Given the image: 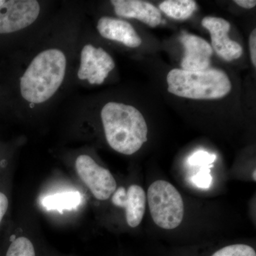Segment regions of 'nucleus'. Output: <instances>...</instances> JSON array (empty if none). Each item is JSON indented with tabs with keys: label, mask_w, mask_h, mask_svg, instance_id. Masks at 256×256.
Segmentation results:
<instances>
[{
	"label": "nucleus",
	"mask_w": 256,
	"mask_h": 256,
	"mask_svg": "<svg viewBox=\"0 0 256 256\" xmlns=\"http://www.w3.org/2000/svg\"><path fill=\"white\" fill-rule=\"evenodd\" d=\"M101 119L107 142L118 152L131 156L148 140L146 120L132 106L108 102L102 108Z\"/></svg>",
	"instance_id": "nucleus-1"
},
{
	"label": "nucleus",
	"mask_w": 256,
	"mask_h": 256,
	"mask_svg": "<svg viewBox=\"0 0 256 256\" xmlns=\"http://www.w3.org/2000/svg\"><path fill=\"white\" fill-rule=\"evenodd\" d=\"M66 58L62 50H44L32 60L20 80L23 98L40 104L50 100L64 79Z\"/></svg>",
	"instance_id": "nucleus-2"
},
{
	"label": "nucleus",
	"mask_w": 256,
	"mask_h": 256,
	"mask_svg": "<svg viewBox=\"0 0 256 256\" xmlns=\"http://www.w3.org/2000/svg\"><path fill=\"white\" fill-rule=\"evenodd\" d=\"M168 92L178 97L195 100L222 98L232 90L228 76L218 69L203 72L170 70L166 77Z\"/></svg>",
	"instance_id": "nucleus-3"
},
{
	"label": "nucleus",
	"mask_w": 256,
	"mask_h": 256,
	"mask_svg": "<svg viewBox=\"0 0 256 256\" xmlns=\"http://www.w3.org/2000/svg\"><path fill=\"white\" fill-rule=\"evenodd\" d=\"M148 201L152 218L160 228L172 230L182 222V197L172 184L164 180L152 184L148 188Z\"/></svg>",
	"instance_id": "nucleus-4"
},
{
	"label": "nucleus",
	"mask_w": 256,
	"mask_h": 256,
	"mask_svg": "<svg viewBox=\"0 0 256 256\" xmlns=\"http://www.w3.org/2000/svg\"><path fill=\"white\" fill-rule=\"evenodd\" d=\"M76 169L97 200H108L116 192L117 184L110 172L98 164L90 156H79L76 161Z\"/></svg>",
	"instance_id": "nucleus-5"
},
{
	"label": "nucleus",
	"mask_w": 256,
	"mask_h": 256,
	"mask_svg": "<svg viewBox=\"0 0 256 256\" xmlns=\"http://www.w3.org/2000/svg\"><path fill=\"white\" fill-rule=\"evenodd\" d=\"M40 5L35 0H10L0 6V34H10L28 28L36 21Z\"/></svg>",
	"instance_id": "nucleus-6"
},
{
	"label": "nucleus",
	"mask_w": 256,
	"mask_h": 256,
	"mask_svg": "<svg viewBox=\"0 0 256 256\" xmlns=\"http://www.w3.org/2000/svg\"><path fill=\"white\" fill-rule=\"evenodd\" d=\"M116 66L112 57L102 48L87 44L82 48L78 76L90 84L100 85Z\"/></svg>",
	"instance_id": "nucleus-7"
},
{
	"label": "nucleus",
	"mask_w": 256,
	"mask_h": 256,
	"mask_svg": "<svg viewBox=\"0 0 256 256\" xmlns=\"http://www.w3.org/2000/svg\"><path fill=\"white\" fill-rule=\"evenodd\" d=\"M202 24L210 32L212 48L223 60L230 62L242 56V46L228 37L230 24L228 21L222 18L206 16L202 20Z\"/></svg>",
	"instance_id": "nucleus-8"
},
{
	"label": "nucleus",
	"mask_w": 256,
	"mask_h": 256,
	"mask_svg": "<svg viewBox=\"0 0 256 256\" xmlns=\"http://www.w3.org/2000/svg\"><path fill=\"white\" fill-rule=\"evenodd\" d=\"M114 206L126 210V220L130 226L136 228L142 222L146 212V192L140 186L131 185L128 190L120 186L112 196Z\"/></svg>",
	"instance_id": "nucleus-9"
},
{
	"label": "nucleus",
	"mask_w": 256,
	"mask_h": 256,
	"mask_svg": "<svg viewBox=\"0 0 256 256\" xmlns=\"http://www.w3.org/2000/svg\"><path fill=\"white\" fill-rule=\"evenodd\" d=\"M180 41L184 48L182 68L186 72H203L210 67L213 54L212 46L201 37L184 34Z\"/></svg>",
	"instance_id": "nucleus-10"
},
{
	"label": "nucleus",
	"mask_w": 256,
	"mask_h": 256,
	"mask_svg": "<svg viewBox=\"0 0 256 256\" xmlns=\"http://www.w3.org/2000/svg\"><path fill=\"white\" fill-rule=\"evenodd\" d=\"M114 12L119 16L134 18L151 28L162 23L160 10L148 2L140 0H112Z\"/></svg>",
	"instance_id": "nucleus-11"
},
{
	"label": "nucleus",
	"mask_w": 256,
	"mask_h": 256,
	"mask_svg": "<svg viewBox=\"0 0 256 256\" xmlns=\"http://www.w3.org/2000/svg\"><path fill=\"white\" fill-rule=\"evenodd\" d=\"M97 28L104 38L120 42L126 46L136 48L142 44L132 25L124 20L104 16L98 20Z\"/></svg>",
	"instance_id": "nucleus-12"
},
{
	"label": "nucleus",
	"mask_w": 256,
	"mask_h": 256,
	"mask_svg": "<svg viewBox=\"0 0 256 256\" xmlns=\"http://www.w3.org/2000/svg\"><path fill=\"white\" fill-rule=\"evenodd\" d=\"M82 196L78 192H67L45 196L42 201V206L48 210H72L82 202Z\"/></svg>",
	"instance_id": "nucleus-13"
},
{
	"label": "nucleus",
	"mask_w": 256,
	"mask_h": 256,
	"mask_svg": "<svg viewBox=\"0 0 256 256\" xmlns=\"http://www.w3.org/2000/svg\"><path fill=\"white\" fill-rule=\"evenodd\" d=\"M160 9L170 18L185 20L196 10V4L193 0H166L160 4Z\"/></svg>",
	"instance_id": "nucleus-14"
},
{
	"label": "nucleus",
	"mask_w": 256,
	"mask_h": 256,
	"mask_svg": "<svg viewBox=\"0 0 256 256\" xmlns=\"http://www.w3.org/2000/svg\"><path fill=\"white\" fill-rule=\"evenodd\" d=\"M4 256H36L34 246L26 237L14 239L5 252Z\"/></svg>",
	"instance_id": "nucleus-15"
},
{
	"label": "nucleus",
	"mask_w": 256,
	"mask_h": 256,
	"mask_svg": "<svg viewBox=\"0 0 256 256\" xmlns=\"http://www.w3.org/2000/svg\"><path fill=\"white\" fill-rule=\"evenodd\" d=\"M212 256H256V250L245 244H234L217 250Z\"/></svg>",
	"instance_id": "nucleus-16"
},
{
	"label": "nucleus",
	"mask_w": 256,
	"mask_h": 256,
	"mask_svg": "<svg viewBox=\"0 0 256 256\" xmlns=\"http://www.w3.org/2000/svg\"><path fill=\"white\" fill-rule=\"evenodd\" d=\"M216 159V156L210 154L208 152L198 150L195 152L188 158V163L192 166L200 168H213V163Z\"/></svg>",
	"instance_id": "nucleus-17"
},
{
	"label": "nucleus",
	"mask_w": 256,
	"mask_h": 256,
	"mask_svg": "<svg viewBox=\"0 0 256 256\" xmlns=\"http://www.w3.org/2000/svg\"><path fill=\"white\" fill-rule=\"evenodd\" d=\"M210 171V168H202L196 174L192 176V184L200 188H210L212 183V176Z\"/></svg>",
	"instance_id": "nucleus-18"
},
{
	"label": "nucleus",
	"mask_w": 256,
	"mask_h": 256,
	"mask_svg": "<svg viewBox=\"0 0 256 256\" xmlns=\"http://www.w3.org/2000/svg\"><path fill=\"white\" fill-rule=\"evenodd\" d=\"M249 46H250V58H252V64L254 66H256V30L250 34L249 37Z\"/></svg>",
	"instance_id": "nucleus-19"
},
{
	"label": "nucleus",
	"mask_w": 256,
	"mask_h": 256,
	"mask_svg": "<svg viewBox=\"0 0 256 256\" xmlns=\"http://www.w3.org/2000/svg\"><path fill=\"white\" fill-rule=\"evenodd\" d=\"M8 206H9V201L8 197L4 194L0 192V223L8 210Z\"/></svg>",
	"instance_id": "nucleus-20"
},
{
	"label": "nucleus",
	"mask_w": 256,
	"mask_h": 256,
	"mask_svg": "<svg viewBox=\"0 0 256 256\" xmlns=\"http://www.w3.org/2000/svg\"><path fill=\"white\" fill-rule=\"evenodd\" d=\"M234 2L246 9H252L255 8L256 5L255 0H235Z\"/></svg>",
	"instance_id": "nucleus-21"
},
{
	"label": "nucleus",
	"mask_w": 256,
	"mask_h": 256,
	"mask_svg": "<svg viewBox=\"0 0 256 256\" xmlns=\"http://www.w3.org/2000/svg\"><path fill=\"white\" fill-rule=\"evenodd\" d=\"M252 178H254V180L256 181V170H254V173H252Z\"/></svg>",
	"instance_id": "nucleus-22"
},
{
	"label": "nucleus",
	"mask_w": 256,
	"mask_h": 256,
	"mask_svg": "<svg viewBox=\"0 0 256 256\" xmlns=\"http://www.w3.org/2000/svg\"><path fill=\"white\" fill-rule=\"evenodd\" d=\"M4 0H0V6H2V5L3 4H4Z\"/></svg>",
	"instance_id": "nucleus-23"
}]
</instances>
